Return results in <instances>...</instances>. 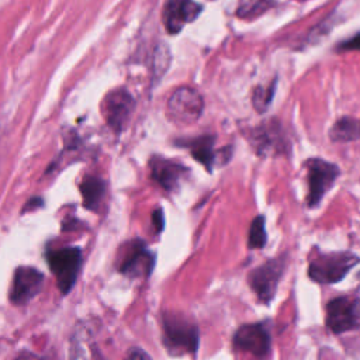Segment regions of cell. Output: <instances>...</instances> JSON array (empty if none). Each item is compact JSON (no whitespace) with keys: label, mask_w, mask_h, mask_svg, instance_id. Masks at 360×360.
Wrapping results in <instances>:
<instances>
[{"label":"cell","mask_w":360,"mask_h":360,"mask_svg":"<svg viewBox=\"0 0 360 360\" xmlns=\"http://www.w3.org/2000/svg\"><path fill=\"white\" fill-rule=\"evenodd\" d=\"M163 343L172 354L194 353L198 349V328L186 315L179 312H165Z\"/></svg>","instance_id":"cell-1"},{"label":"cell","mask_w":360,"mask_h":360,"mask_svg":"<svg viewBox=\"0 0 360 360\" xmlns=\"http://www.w3.org/2000/svg\"><path fill=\"white\" fill-rule=\"evenodd\" d=\"M360 263V256L352 252H318L309 259L308 276L319 284L339 283L356 264Z\"/></svg>","instance_id":"cell-2"},{"label":"cell","mask_w":360,"mask_h":360,"mask_svg":"<svg viewBox=\"0 0 360 360\" xmlns=\"http://www.w3.org/2000/svg\"><path fill=\"white\" fill-rule=\"evenodd\" d=\"M252 149L260 156H285L291 143L281 122L276 118L260 122L245 132Z\"/></svg>","instance_id":"cell-3"},{"label":"cell","mask_w":360,"mask_h":360,"mask_svg":"<svg viewBox=\"0 0 360 360\" xmlns=\"http://www.w3.org/2000/svg\"><path fill=\"white\" fill-rule=\"evenodd\" d=\"M304 167L308 179L307 204L309 208H314L332 188L340 174V169L335 163L326 162L321 158H309L304 163Z\"/></svg>","instance_id":"cell-4"},{"label":"cell","mask_w":360,"mask_h":360,"mask_svg":"<svg viewBox=\"0 0 360 360\" xmlns=\"http://www.w3.org/2000/svg\"><path fill=\"white\" fill-rule=\"evenodd\" d=\"M46 260L52 274L56 278L58 288L62 294H68L79 276L82 264L80 249L76 246H69L49 250L46 253Z\"/></svg>","instance_id":"cell-5"},{"label":"cell","mask_w":360,"mask_h":360,"mask_svg":"<svg viewBox=\"0 0 360 360\" xmlns=\"http://www.w3.org/2000/svg\"><path fill=\"white\" fill-rule=\"evenodd\" d=\"M285 269V259L274 257L266 263L252 269L248 274V283L257 300L263 304H269L277 290L278 281Z\"/></svg>","instance_id":"cell-6"},{"label":"cell","mask_w":360,"mask_h":360,"mask_svg":"<svg viewBox=\"0 0 360 360\" xmlns=\"http://www.w3.org/2000/svg\"><path fill=\"white\" fill-rule=\"evenodd\" d=\"M326 326L336 335L360 329V298L345 295L330 300L326 305Z\"/></svg>","instance_id":"cell-7"},{"label":"cell","mask_w":360,"mask_h":360,"mask_svg":"<svg viewBox=\"0 0 360 360\" xmlns=\"http://www.w3.org/2000/svg\"><path fill=\"white\" fill-rule=\"evenodd\" d=\"M202 110V96L193 87H179L167 100V115L176 124L190 125L195 122L201 117Z\"/></svg>","instance_id":"cell-8"},{"label":"cell","mask_w":360,"mask_h":360,"mask_svg":"<svg viewBox=\"0 0 360 360\" xmlns=\"http://www.w3.org/2000/svg\"><path fill=\"white\" fill-rule=\"evenodd\" d=\"M180 148L188 149L190 155L201 163L208 172H212L215 166H221L226 163L231 158V148L229 145L221 149L215 148V136L214 135H201L197 138L190 139H180L176 141Z\"/></svg>","instance_id":"cell-9"},{"label":"cell","mask_w":360,"mask_h":360,"mask_svg":"<svg viewBox=\"0 0 360 360\" xmlns=\"http://www.w3.org/2000/svg\"><path fill=\"white\" fill-rule=\"evenodd\" d=\"M235 350L249 353L255 357H264L270 353L271 338L269 328L260 323H248L240 326L232 339Z\"/></svg>","instance_id":"cell-10"},{"label":"cell","mask_w":360,"mask_h":360,"mask_svg":"<svg viewBox=\"0 0 360 360\" xmlns=\"http://www.w3.org/2000/svg\"><path fill=\"white\" fill-rule=\"evenodd\" d=\"M150 177L153 181L167 193L177 191L188 174V167L162 156H153L149 160Z\"/></svg>","instance_id":"cell-11"},{"label":"cell","mask_w":360,"mask_h":360,"mask_svg":"<svg viewBox=\"0 0 360 360\" xmlns=\"http://www.w3.org/2000/svg\"><path fill=\"white\" fill-rule=\"evenodd\" d=\"M44 285V274L34 267L22 266L14 271L10 290V301L15 305H25L39 294Z\"/></svg>","instance_id":"cell-12"},{"label":"cell","mask_w":360,"mask_h":360,"mask_svg":"<svg viewBox=\"0 0 360 360\" xmlns=\"http://www.w3.org/2000/svg\"><path fill=\"white\" fill-rule=\"evenodd\" d=\"M135 107V101L129 91L125 89H117L110 91L103 103L104 117L110 128L115 132H121L128 122Z\"/></svg>","instance_id":"cell-13"},{"label":"cell","mask_w":360,"mask_h":360,"mask_svg":"<svg viewBox=\"0 0 360 360\" xmlns=\"http://www.w3.org/2000/svg\"><path fill=\"white\" fill-rule=\"evenodd\" d=\"M201 11L202 6L194 0H165L162 18L166 31L169 34L180 32L183 27L194 21Z\"/></svg>","instance_id":"cell-14"},{"label":"cell","mask_w":360,"mask_h":360,"mask_svg":"<svg viewBox=\"0 0 360 360\" xmlns=\"http://www.w3.org/2000/svg\"><path fill=\"white\" fill-rule=\"evenodd\" d=\"M155 264V255L146 248L142 240H134L129 243L122 262L120 264V273L128 277H146L150 274Z\"/></svg>","instance_id":"cell-15"},{"label":"cell","mask_w":360,"mask_h":360,"mask_svg":"<svg viewBox=\"0 0 360 360\" xmlns=\"http://www.w3.org/2000/svg\"><path fill=\"white\" fill-rule=\"evenodd\" d=\"M329 138L333 142H350L360 139V118H339L330 128Z\"/></svg>","instance_id":"cell-16"},{"label":"cell","mask_w":360,"mask_h":360,"mask_svg":"<svg viewBox=\"0 0 360 360\" xmlns=\"http://www.w3.org/2000/svg\"><path fill=\"white\" fill-rule=\"evenodd\" d=\"M83 204L89 210H96L105 193V181L100 177H86L80 184Z\"/></svg>","instance_id":"cell-17"},{"label":"cell","mask_w":360,"mask_h":360,"mask_svg":"<svg viewBox=\"0 0 360 360\" xmlns=\"http://www.w3.org/2000/svg\"><path fill=\"white\" fill-rule=\"evenodd\" d=\"M273 6V0H239L236 15L239 18H256Z\"/></svg>","instance_id":"cell-18"},{"label":"cell","mask_w":360,"mask_h":360,"mask_svg":"<svg viewBox=\"0 0 360 360\" xmlns=\"http://www.w3.org/2000/svg\"><path fill=\"white\" fill-rule=\"evenodd\" d=\"M266 245V229H264V217L257 215L253 218L249 236H248V248L249 249H262Z\"/></svg>","instance_id":"cell-19"},{"label":"cell","mask_w":360,"mask_h":360,"mask_svg":"<svg viewBox=\"0 0 360 360\" xmlns=\"http://www.w3.org/2000/svg\"><path fill=\"white\" fill-rule=\"evenodd\" d=\"M274 87H276V80H274L271 84H269L267 87L259 86V87H256V89L253 90L252 104H253V107H255L257 111L263 112V111L267 110V107H269L270 103H271L273 94H274Z\"/></svg>","instance_id":"cell-20"},{"label":"cell","mask_w":360,"mask_h":360,"mask_svg":"<svg viewBox=\"0 0 360 360\" xmlns=\"http://www.w3.org/2000/svg\"><path fill=\"white\" fill-rule=\"evenodd\" d=\"M170 63V52L166 45H159L153 56V73L155 76H162Z\"/></svg>","instance_id":"cell-21"},{"label":"cell","mask_w":360,"mask_h":360,"mask_svg":"<svg viewBox=\"0 0 360 360\" xmlns=\"http://www.w3.org/2000/svg\"><path fill=\"white\" fill-rule=\"evenodd\" d=\"M338 51H360V32L338 45Z\"/></svg>","instance_id":"cell-22"},{"label":"cell","mask_w":360,"mask_h":360,"mask_svg":"<svg viewBox=\"0 0 360 360\" xmlns=\"http://www.w3.org/2000/svg\"><path fill=\"white\" fill-rule=\"evenodd\" d=\"M152 222L156 228V232H160L163 229V212L160 208L155 210L152 214Z\"/></svg>","instance_id":"cell-23"},{"label":"cell","mask_w":360,"mask_h":360,"mask_svg":"<svg viewBox=\"0 0 360 360\" xmlns=\"http://www.w3.org/2000/svg\"><path fill=\"white\" fill-rule=\"evenodd\" d=\"M129 357H149L146 353H143L142 350H134V352H131L129 353Z\"/></svg>","instance_id":"cell-24"}]
</instances>
